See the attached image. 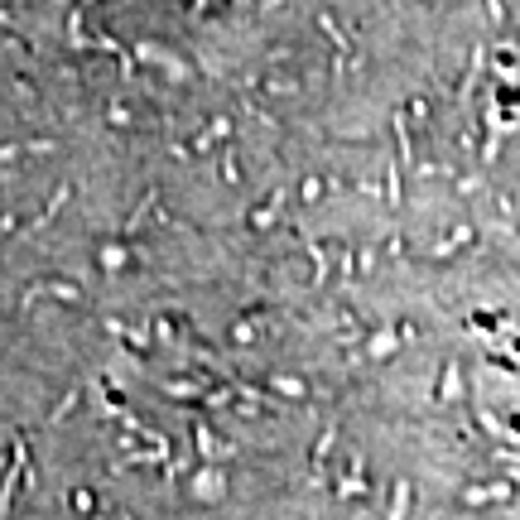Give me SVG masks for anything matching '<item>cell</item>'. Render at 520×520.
<instances>
[{
	"label": "cell",
	"instance_id": "1",
	"mask_svg": "<svg viewBox=\"0 0 520 520\" xmlns=\"http://www.w3.org/2000/svg\"><path fill=\"white\" fill-rule=\"evenodd\" d=\"M405 501H410V487H400V501H395V516L390 520H405Z\"/></svg>",
	"mask_w": 520,
	"mask_h": 520
}]
</instances>
